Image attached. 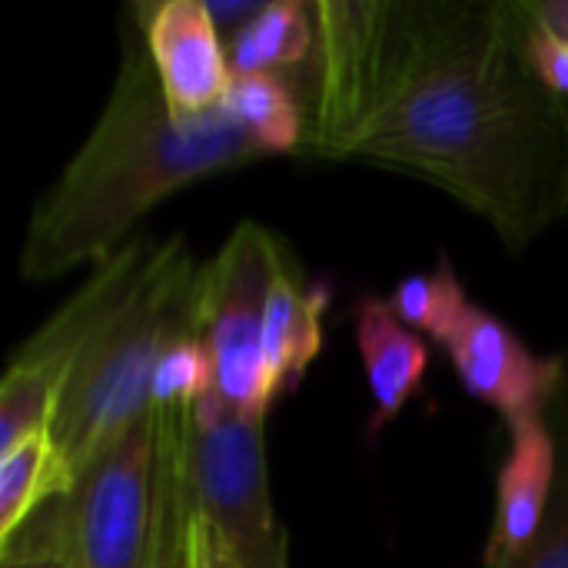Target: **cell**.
I'll use <instances>...</instances> for the list:
<instances>
[{
	"label": "cell",
	"mask_w": 568,
	"mask_h": 568,
	"mask_svg": "<svg viewBox=\"0 0 568 568\" xmlns=\"http://www.w3.org/2000/svg\"><path fill=\"white\" fill-rule=\"evenodd\" d=\"M156 416V489L146 568H190L193 493L186 476L190 409H153Z\"/></svg>",
	"instance_id": "cell-13"
},
{
	"label": "cell",
	"mask_w": 568,
	"mask_h": 568,
	"mask_svg": "<svg viewBox=\"0 0 568 568\" xmlns=\"http://www.w3.org/2000/svg\"><path fill=\"white\" fill-rule=\"evenodd\" d=\"M293 260L290 246L263 223H240L220 253L200 266L196 283V336L216 369V396L230 413L266 419L280 399L266 349V303Z\"/></svg>",
	"instance_id": "cell-4"
},
{
	"label": "cell",
	"mask_w": 568,
	"mask_h": 568,
	"mask_svg": "<svg viewBox=\"0 0 568 568\" xmlns=\"http://www.w3.org/2000/svg\"><path fill=\"white\" fill-rule=\"evenodd\" d=\"M356 346L369 393L376 399L373 429H383L393 416L406 409V403L423 386L429 349L416 333L406 329L393 306L376 296H366L356 306Z\"/></svg>",
	"instance_id": "cell-11"
},
{
	"label": "cell",
	"mask_w": 568,
	"mask_h": 568,
	"mask_svg": "<svg viewBox=\"0 0 568 568\" xmlns=\"http://www.w3.org/2000/svg\"><path fill=\"white\" fill-rule=\"evenodd\" d=\"M73 486L77 476L50 429L30 433L0 453V549H7L40 509L67 499Z\"/></svg>",
	"instance_id": "cell-14"
},
{
	"label": "cell",
	"mask_w": 568,
	"mask_h": 568,
	"mask_svg": "<svg viewBox=\"0 0 568 568\" xmlns=\"http://www.w3.org/2000/svg\"><path fill=\"white\" fill-rule=\"evenodd\" d=\"M206 7H210V17L220 27L223 40H230L266 7V0H210Z\"/></svg>",
	"instance_id": "cell-23"
},
{
	"label": "cell",
	"mask_w": 568,
	"mask_h": 568,
	"mask_svg": "<svg viewBox=\"0 0 568 568\" xmlns=\"http://www.w3.org/2000/svg\"><path fill=\"white\" fill-rule=\"evenodd\" d=\"M63 499L40 509L17 539L0 549V568H73L67 526H63Z\"/></svg>",
	"instance_id": "cell-21"
},
{
	"label": "cell",
	"mask_w": 568,
	"mask_h": 568,
	"mask_svg": "<svg viewBox=\"0 0 568 568\" xmlns=\"http://www.w3.org/2000/svg\"><path fill=\"white\" fill-rule=\"evenodd\" d=\"M156 489V416L130 423L60 503L73 568H146Z\"/></svg>",
	"instance_id": "cell-7"
},
{
	"label": "cell",
	"mask_w": 568,
	"mask_h": 568,
	"mask_svg": "<svg viewBox=\"0 0 568 568\" xmlns=\"http://www.w3.org/2000/svg\"><path fill=\"white\" fill-rule=\"evenodd\" d=\"M339 160L429 180L513 250L568 216V126L509 0H413L399 67Z\"/></svg>",
	"instance_id": "cell-1"
},
{
	"label": "cell",
	"mask_w": 568,
	"mask_h": 568,
	"mask_svg": "<svg viewBox=\"0 0 568 568\" xmlns=\"http://www.w3.org/2000/svg\"><path fill=\"white\" fill-rule=\"evenodd\" d=\"M509 459L499 469L496 519L483 552V568H506L532 546L559 476V449L546 416L509 426Z\"/></svg>",
	"instance_id": "cell-10"
},
{
	"label": "cell",
	"mask_w": 568,
	"mask_h": 568,
	"mask_svg": "<svg viewBox=\"0 0 568 568\" xmlns=\"http://www.w3.org/2000/svg\"><path fill=\"white\" fill-rule=\"evenodd\" d=\"M329 306L326 286H306L296 260H290L266 303L263 349L276 393L293 389L323 349V316Z\"/></svg>",
	"instance_id": "cell-12"
},
{
	"label": "cell",
	"mask_w": 568,
	"mask_h": 568,
	"mask_svg": "<svg viewBox=\"0 0 568 568\" xmlns=\"http://www.w3.org/2000/svg\"><path fill=\"white\" fill-rule=\"evenodd\" d=\"M196 283L200 266L183 236L163 240L136 300L77 363L50 423L73 476L150 413V383L163 353L176 339L196 336Z\"/></svg>",
	"instance_id": "cell-3"
},
{
	"label": "cell",
	"mask_w": 568,
	"mask_h": 568,
	"mask_svg": "<svg viewBox=\"0 0 568 568\" xmlns=\"http://www.w3.org/2000/svg\"><path fill=\"white\" fill-rule=\"evenodd\" d=\"M233 77L310 70L316 53L313 0H266V7L226 40Z\"/></svg>",
	"instance_id": "cell-15"
},
{
	"label": "cell",
	"mask_w": 568,
	"mask_h": 568,
	"mask_svg": "<svg viewBox=\"0 0 568 568\" xmlns=\"http://www.w3.org/2000/svg\"><path fill=\"white\" fill-rule=\"evenodd\" d=\"M156 253L160 243L133 236L110 260L97 263L87 283L17 346L0 383V453L30 433L50 429L57 399L77 363L136 300L153 273Z\"/></svg>",
	"instance_id": "cell-5"
},
{
	"label": "cell",
	"mask_w": 568,
	"mask_h": 568,
	"mask_svg": "<svg viewBox=\"0 0 568 568\" xmlns=\"http://www.w3.org/2000/svg\"><path fill=\"white\" fill-rule=\"evenodd\" d=\"M509 7L516 17L523 57L536 73V80L546 87V93L556 100L568 126V40L532 13L529 0H509Z\"/></svg>",
	"instance_id": "cell-20"
},
{
	"label": "cell",
	"mask_w": 568,
	"mask_h": 568,
	"mask_svg": "<svg viewBox=\"0 0 568 568\" xmlns=\"http://www.w3.org/2000/svg\"><path fill=\"white\" fill-rule=\"evenodd\" d=\"M216 396V369L200 336L176 339L150 383V409H196Z\"/></svg>",
	"instance_id": "cell-18"
},
{
	"label": "cell",
	"mask_w": 568,
	"mask_h": 568,
	"mask_svg": "<svg viewBox=\"0 0 568 568\" xmlns=\"http://www.w3.org/2000/svg\"><path fill=\"white\" fill-rule=\"evenodd\" d=\"M463 386L489 403L509 426L539 419L568 386L562 356H536L499 316L473 306L456 336L443 346Z\"/></svg>",
	"instance_id": "cell-9"
},
{
	"label": "cell",
	"mask_w": 568,
	"mask_h": 568,
	"mask_svg": "<svg viewBox=\"0 0 568 568\" xmlns=\"http://www.w3.org/2000/svg\"><path fill=\"white\" fill-rule=\"evenodd\" d=\"M226 110L260 153H300L306 140V106L280 73L233 77Z\"/></svg>",
	"instance_id": "cell-16"
},
{
	"label": "cell",
	"mask_w": 568,
	"mask_h": 568,
	"mask_svg": "<svg viewBox=\"0 0 568 568\" xmlns=\"http://www.w3.org/2000/svg\"><path fill=\"white\" fill-rule=\"evenodd\" d=\"M546 419L552 426L556 449H559V476H556L552 503L532 546L506 568H568V386L552 403Z\"/></svg>",
	"instance_id": "cell-19"
},
{
	"label": "cell",
	"mask_w": 568,
	"mask_h": 568,
	"mask_svg": "<svg viewBox=\"0 0 568 568\" xmlns=\"http://www.w3.org/2000/svg\"><path fill=\"white\" fill-rule=\"evenodd\" d=\"M263 426L266 419L230 413L220 396H210L186 416V476L193 506L240 568H290V542L270 496Z\"/></svg>",
	"instance_id": "cell-6"
},
{
	"label": "cell",
	"mask_w": 568,
	"mask_h": 568,
	"mask_svg": "<svg viewBox=\"0 0 568 568\" xmlns=\"http://www.w3.org/2000/svg\"><path fill=\"white\" fill-rule=\"evenodd\" d=\"M160 93L173 120H200L220 110L233 87L230 53L206 0H156L133 3Z\"/></svg>",
	"instance_id": "cell-8"
},
{
	"label": "cell",
	"mask_w": 568,
	"mask_h": 568,
	"mask_svg": "<svg viewBox=\"0 0 568 568\" xmlns=\"http://www.w3.org/2000/svg\"><path fill=\"white\" fill-rule=\"evenodd\" d=\"M532 13L568 40V0H529Z\"/></svg>",
	"instance_id": "cell-24"
},
{
	"label": "cell",
	"mask_w": 568,
	"mask_h": 568,
	"mask_svg": "<svg viewBox=\"0 0 568 568\" xmlns=\"http://www.w3.org/2000/svg\"><path fill=\"white\" fill-rule=\"evenodd\" d=\"M120 40V70L93 130L30 213L20 246L30 283L110 260L170 193L263 156L226 103L200 120H173L136 20Z\"/></svg>",
	"instance_id": "cell-2"
},
{
	"label": "cell",
	"mask_w": 568,
	"mask_h": 568,
	"mask_svg": "<svg viewBox=\"0 0 568 568\" xmlns=\"http://www.w3.org/2000/svg\"><path fill=\"white\" fill-rule=\"evenodd\" d=\"M190 568H240L230 546L223 542V536L200 516L196 506H193V526H190Z\"/></svg>",
	"instance_id": "cell-22"
},
{
	"label": "cell",
	"mask_w": 568,
	"mask_h": 568,
	"mask_svg": "<svg viewBox=\"0 0 568 568\" xmlns=\"http://www.w3.org/2000/svg\"><path fill=\"white\" fill-rule=\"evenodd\" d=\"M389 306L403 323L423 329L439 346H446L456 336V329L466 323V316L473 313V303H469L456 270L446 260L433 273L406 276L393 290Z\"/></svg>",
	"instance_id": "cell-17"
}]
</instances>
